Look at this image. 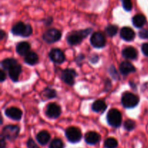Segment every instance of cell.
<instances>
[{
    "instance_id": "cell-1",
    "label": "cell",
    "mask_w": 148,
    "mask_h": 148,
    "mask_svg": "<svg viewBox=\"0 0 148 148\" xmlns=\"http://www.w3.org/2000/svg\"><path fill=\"white\" fill-rule=\"evenodd\" d=\"M91 32H92V29L91 28L73 32V33H72L67 36L68 43L72 45V46L79 44L82 41V40L85 38H86L90 33H91Z\"/></svg>"
},
{
    "instance_id": "cell-2",
    "label": "cell",
    "mask_w": 148,
    "mask_h": 148,
    "mask_svg": "<svg viewBox=\"0 0 148 148\" xmlns=\"http://www.w3.org/2000/svg\"><path fill=\"white\" fill-rule=\"evenodd\" d=\"M12 33L15 36L28 37L33 33L31 26L28 24H25L22 22L16 23L12 28Z\"/></svg>"
},
{
    "instance_id": "cell-3",
    "label": "cell",
    "mask_w": 148,
    "mask_h": 148,
    "mask_svg": "<svg viewBox=\"0 0 148 148\" xmlns=\"http://www.w3.org/2000/svg\"><path fill=\"white\" fill-rule=\"evenodd\" d=\"M121 114L119 110L112 108L107 114V121L111 126L114 127H119L121 124Z\"/></svg>"
},
{
    "instance_id": "cell-4",
    "label": "cell",
    "mask_w": 148,
    "mask_h": 148,
    "mask_svg": "<svg viewBox=\"0 0 148 148\" xmlns=\"http://www.w3.org/2000/svg\"><path fill=\"white\" fill-rule=\"evenodd\" d=\"M139 101L138 97L131 92H125L121 98V103L127 108H132L137 106Z\"/></svg>"
},
{
    "instance_id": "cell-5",
    "label": "cell",
    "mask_w": 148,
    "mask_h": 148,
    "mask_svg": "<svg viewBox=\"0 0 148 148\" xmlns=\"http://www.w3.org/2000/svg\"><path fill=\"white\" fill-rule=\"evenodd\" d=\"M20 128L16 125H7L4 127L1 135L9 140H14L18 136Z\"/></svg>"
},
{
    "instance_id": "cell-6",
    "label": "cell",
    "mask_w": 148,
    "mask_h": 148,
    "mask_svg": "<svg viewBox=\"0 0 148 148\" xmlns=\"http://www.w3.org/2000/svg\"><path fill=\"white\" fill-rule=\"evenodd\" d=\"M62 37V33L59 30L55 28L49 29L46 30L43 36V40L49 43H54L60 40Z\"/></svg>"
},
{
    "instance_id": "cell-7",
    "label": "cell",
    "mask_w": 148,
    "mask_h": 148,
    "mask_svg": "<svg viewBox=\"0 0 148 148\" xmlns=\"http://www.w3.org/2000/svg\"><path fill=\"white\" fill-rule=\"evenodd\" d=\"M66 138L71 143H78L82 138V132L78 128L75 127H69L65 132Z\"/></svg>"
},
{
    "instance_id": "cell-8",
    "label": "cell",
    "mask_w": 148,
    "mask_h": 148,
    "mask_svg": "<svg viewBox=\"0 0 148 148\" xmlns=\"http://www.w3.org/2000/svg\"><path fill=\"white\" fill-rule=\"evenodd\" d=\"M90 43L92 46L95 48H102L105 46L106 43V40L101 32H95L92 35L90 38Z\"/></svg>"
},
{
    "instance_id": "cell-9",
    "label": "cell",
    "mask_w": 148,
    "mask_h": 148,
    "mask_svg": "<svg viewBox=\"0 0 148 148\" xmlns=\"http://www.w3.org/2000/svg\"><path fill=\"white\" fill-rule=\"evenodd\" d=\"M77 76V73L74 69H66L62 72V79L67 85L72 86L75 84V78Z\"/></svg>"
},
{
    "instance_id": "cell-10",
    "label": "cell",
    "mask_w": 148,
    "mask_h": 148,
    "mask_svg": "<svg viewBox=\"0 0 148 148\" xmlns=\"http://www.w3.org/2000/svg\"><path fill=\"white\" fill-rule=\"evenodd\" d=\"M46 114L51 119H57L61 114V108L56 103H49L46 108Z\"/></svg>"
},
{
    "instance_id": "cell-11",
    "label": "cell",
    "mask_w": 148,
    "mask_h": 148,
    "mask_svg": "<svg viewBox=\"0 0 148 148\" xmlns=\"http://www.w3.org/2000/svg\"><path fill=\"white\" fill-rule=\"evenodd\" d=\"M49 57L56 64H62L65 61V56L59 49H53L49 53Z\"/></svg>"
},
{
    "instance_id": "cell-12",
    "label": "cell",
    "mask_w": 148,
    "mask_h": 148,
    "mask_svg": "<svg viewBox=\"0 0 148 148\" xmlns=\"http://www.w3.org/2000/svg\"><path fill=\"white\" fill-rule=\"evenodd\" d=\"M5 114L10 119L15 120V121H19L21 119L23 112L20 108H16V107H10L6 109Z\"/></svg>"
},
{
    "instance_id": "cell-13",
    "label": "cell",
    "mask_w": 148,
    "mask_h": 148,
    "mask_svg": "<svg viewBox=\"0 0 148 148\" xmlns=\"http://www.w3.org/2000/svg\"><path fill=\"white\" fill-rule=\"evenodd\" d=\"M22 72V66L21 65L19 64L18 63L17 64L14 65L12 66L10 69L8 70L9 76H10V79L14 82H17L19 79V77H20V73Z\"/></svg>"
},
{
    "instance_id": "cell-14",
    "label": "cell",
    "mask_w": 148,
    "mask_h": 148,
    "mask_svg": "<svg viewBox=\"0 0 148 148\" xmlns=\"http://www.w3.org/2000/svg\"><path fill=\"white\" fill-rule=\"evenodd\" d=\"M120 35H121V38L127 41H131L135 37V33H134V30L130 27H123L120 32Z\"/></svg>"
},
{
    "instance_id": "cell-15",
    "label": "cell",
    "mask_w": 148,
    "mask_h": 148,
    "mask_svg": "<svg viewBox=\"0 0 148 148\" xmlns=\"http://www.w3.org/2000/svg\"><path fill=\"white\" fill-rule=\"evenodd\" d=\"M85 140L88 144L95 145L101 140V135L95 132H89L85 134Z\"/></svg>"
},
{
    "instance_id": "cell-16",
    "label": "cell",
    "mask_w": 148,
    "mask_h": 148,
    "mask_svg": "<svg viewBox=\"0 0 148 148\" xmlns=\"http://www.w3.org/2000/svg\"><path fill=\"white\" fill-rule=\"evenodd\" d=\"M119 69L121 73L124 75H129L130 73L134 72L136 71L135 67L133 66V64H132L129 62H121V64H120L119 66Z\"/></svg>"
},
{
    "instance_id": "cell-17",
    "label": "cell",
    "mask_w": 148,
    "mask_h": 148,
    "mask_svg": "<svg viewBox=\"0 0 148 148\" xmlns=\"http://www.w3.org/2000/svg\"><path fill=\"white\" fill-rule=\"evenodd\" d=\"M30 45L27 42L23 41L20 42L17 45V48H16V51H17V53L21 56H25L27 53L30 52Z\"/></svg>"
},
{
    "instance_id": "cell-18",
    "label": "cell",
    "mask_w": 148,
    "mask_h": 148,
    "mask_svg": "<svg viewBox=\"0 0 148 148\" xmlns=\"http://www.w3.org/2000/svg\"><path fill=\"white\" fill-rule=\"evenodd\" d=\"M122 55L127 59H135L137 57V51L134 48L127 47L123 50Z\"/></svg>"
},
{
    "instance_id": "cell-19",
    "label": "cell",
    "mask_w": 148,
    "mask_h": 148,
    "mask_svg": "<svg viewBox=\"0 0 148 148\" xmlns=\"http://www.w3.org/2000/svg\"><path fill=\"white\" fill-rule=\"evenodd\" d=\"M50 134L46 131L40 132L36 136V139H37L38 142L42 145H45L47 144L49 140H50Z\"/></svg>"
},
{
    "instance_id": "cell-20",
    "label": "cell",
    "mask_w": 148,
    "mask_h": 148,
    "mask_svg": "<svg viewBox=\"0 0 148 148\" xmlns=\"http://www.w3.org/2000/svg\"><path fill=\"white\" fill-rule=\"evenodd\" d=\"M132 23L136 27H142L146 23V17L143 14H136L132 18Z\"/></svg>"
},
{
    "instance_id": "cell-21",
    "label": "cell",
    "mask_w": 148,
    "mask_h": 148,
    "mask_svg": "<svg viewBox=\"0 0 148 148\" xmlns=\"http://www.w3.org/2000/svg\"><path fill=\"white\" fill-rule=\"evenodd\" d=\"M25 62L29 65H34L38 61V56L34 52L30 51L25 56Z\"/></svg>"
},
{
    "instance_id": "cell-22",
    "label": "cell",
    "mask_w": 148,
    "mask_h": 148,
    "mask_svg": "<svg viewBox=\"0 0 148 148\" xmlns=\"http://www.w3.org/2000/svg\"><path fill=\"white\" fill-rule=\"evenodd\" d=\"M106 107V103L103 101H102V100H98V101H95L93 103V104L92 106V109L95 112L99 113L105 111Z\"/></svg>"
},
{
    "instance_id": "cell-23",
    "label": "cell",
    "mask_w": 148,
    "mask_h": 148,
    "mask_svg": "<svg viewBox=\"0 0 148 148\" xmlns=\"http://www.w3.org/2000/svg\"><path fill=\"white\" fill-rule=\"evenodd\" d=\"M17 62L14 59H6L1 62V67L6 70H9L12 66L17 64Z\"/></svg>"
},
{
    "instance_id": "cell-24",
    "label": "cell",
    "mask_w": 148,
    "mask_h": 148,
    "mask_svg": "<svg viewBox=\"0 0 148 148\" xmlns=\"http://www.w3.org/2000/svg\"><path fill=\"white\" fill-rule=\"evenodd\" d=\"M104 146L106 148H116L118 146V142L116 139L113 138V137H110L108 138L105 141L104 143Z\"/></svg>"
},
{
    "instance_id": "cell-25",
    "label": "cell",
    "mask_w": 148,
    "mask_h": 148,
    "mask_svg": "<svg viewBox=\"0 0 148 148\" xmlns=\"http://www.w3.org/2000/svg\"><path fill=\"white\" fill-rule=\"evenodd\" d=\"M43 96L46 98L47 99H51V98H53L56 96V91L51 88H46L43 92Z\"/></svg>"
},
{
    "instance_id": "cell-26",
    "label": "cell",
    "mask_w": 148,
    "mask_h": 148,
    "mask_svg": "<svg viewBox=\"0 0 148 148\" xmlns=\"http://www.w3.org/2000/svg\"><path fill=\"white\" fill-rule=\"evenodd\" d=\"M118 31V27L114 25H110L106 27V33L109 36H114Z\"/></svg>"
},
{
    "instance_id": "cell-27",
    "label": "cell",
    "mask_w": 148,
    "mask_h": 148,
    "mask_svg": "<svg viewBox=\"0 0 148 148\" xmlns=\"http://www.w3.org/2000/svg\"><path fill=\"white\" fill-rule=\"evenodd\" d=\"M64 144L60 139H54L51 143L49 148H63Z\"/></svg>"
},
{
    "instance_id": "cell-28",
    "label": "cell",
    "mask_w": 148,
    "mask_h": 148,
    "mask_svg": "<svg viewBox=\"0 0 148 148\" xmlns=\"http://www.w3.org/2000/svg\"><path fill=\"white\" fill-rule=\"evenodd\" d=\"M124 127L125 130L127 131H131V130H134L135 128V122L131 119H129L126 121L124 124Z\"/></svg>"
},
{
    "instance_id": "cell-29",
    "label": "cell",
    "mask_w": 148,
    "mask_h": 148,
    "mask_svg": "<svg viewBox=\"0 0 148 148\" xmlns=\"http://www.w3.org/2000/svg\"><path fill=\"white\" fill-rule=\"evenodd\" d=\"M123 7L126 11H131L132 9V0H122Z\"/></svg>"
},
{
    "instance_id": "cell-30",
    "label": "cell",
    "mask_w": 148,
    "mask_h": 148,
    "mask_svg": "<svg viewBox=\"0 0 148 148\" xmlns=\"http://www.w3.org/2000/svg\"><path fill=\"white\" fill-rule=\"evenodd\" d=\"M139 36L141 38L143 39H147L148 38V30L146 29H143V30H140L139 33Z\"/></svg>"
},
{
    "instance_id": "cell-31",
    "label": "cell",
    "mask_w": 148,
    "mask_h": 148,
    "mask_svg": "<svg viewBox=\"0 0 148 148\" xmlns=\"http://www.w3.org/2000/svg\"><path fill=\"white\" fill-rule=\"evenodd\" d=\"M27 148H39L38 146L35 143V142L32 139L28 140V141L27 143Z\"/></svg>"
},
{
    "instance_id": "cell-32",
    "label": "cell",
    "mask_w": 148,
    "mask_h": 148,
    "mask_svg": "<svg viewBox=\"0 0 148 148\" xmlns=\"http://www.w3.org/2000/svg\"><path fill=\"white\" fill-rule=\"evenodd\" d=\"M142 51L145 56H148V43H145L142 46Z\"/></svg>"
},
{
    "instance_id": "cell-33",
    "label": "cell",
    "mask_w": 148,
    "mask_h": 148,
    "mask_svg": "<svg viewBox=\"0 0 148 148\" xmlns=\"http://www.w3.org/2000/svg\"><path fill=\"white\" fill-rule=\"evenodd\" d=\"M0 80L1 82H4L6 79V74L5 72H4V70H1L0 71Z\"/></svg>"
},
{
    "instance_id": "cell-34",
    "label": "cell",
    "mask_w": 148,
    "mask_h": 148,
    "mask_svg": "<svg viewBox=\"0 0 148 148\" xmlns=\"http://www.w3.org/2000/svg\"><path fill=\"white\" fill-rule=\"evenodd\" d=\"M0 146H1V148H4L6 146L5 138L2 135L1 136V144H0Z\"/></svg>"
},
{
    "instance_id": "cell-35",
    "label": "cell",
    "mask_w": 148,
    "mask_h": 148,
    "mask_svg": "<svg viewBox=\"0 0 148 148\" xmlns=\"http://www.w3.org/2000/svg\"><path fill=\"white\" fill-rule=\"evenodd\" d=\"M4 36H5V33H4L3 30H1V36H0V39H1V40H2V39L4 38Z\"/></svg>"
}]
</instances>
